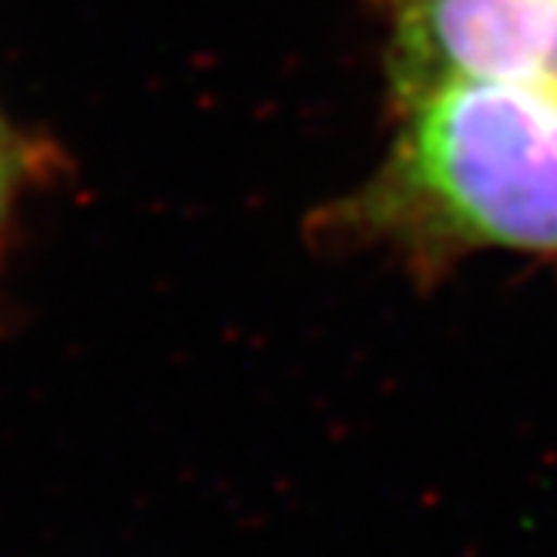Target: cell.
I'll return each instance as SVG.
<instances>
[{
    "mask_svg": "<svg viewBox=\"0 0 557 557\" xmlns=\"http://www.w3.org/2000/svg\"><path fill=\"white\" fill-rule=\"evenodd\" d=\"M30 175V154L24 138L14 132V125L0 111V252L8 246V235L17 215L21 191Z\"/></svg>",
    "mask_w": 557,
    "mask_h": 557,
    "instance_id": "3957f363",
    "label": "cell"
},
{
    "mask_svg": "<svg viewBox=\"0 0 557 557\" xmlns=\"http://www.w3.org/2000/svg\"><path fill=\"white\" fill-rule=\"evenodd\" d=\"M400 108L383 165L312 219L320 238L423 269L470 249L557 256L554 85H450Z\"/></svg>",
    "mask_w": 557,
    "mask_h": 557,
    "instance_id": "6da1fadb",
    "label": "cell"
},
{
    "mask_svg": "<svg viewBox=\"0 0 557 557\" xmlns=\"http://www.w3.org/2000/svg\"><path fill=\"white\" fill-rule=\"evenodd\" d=\"M400 104L450 85H554L557 0H383Z\"/></svg>",
    "mask_w": 557,
    "mask_h": 557,
    "instance_id": "7a4b0ae2",
    "label": "cell"
}]
</instances>
